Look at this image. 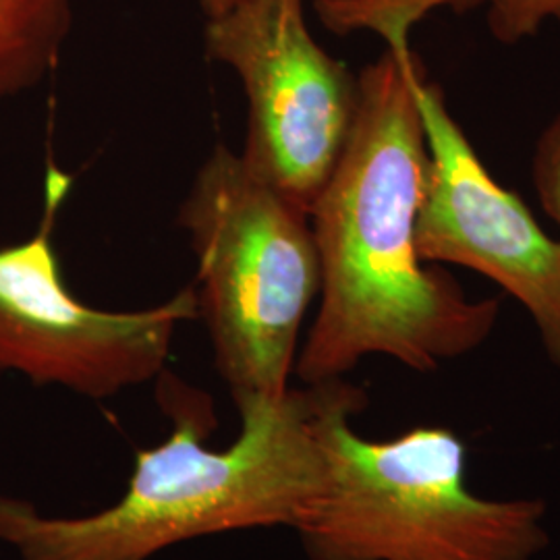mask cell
Returning <instances> with one entry per match:
<instances>
[{
	"label": "cell",
	"mask_w": 560,
	"mask_h": 560,
	"mask_svg": "<svg viewBox=\"0 0 560 560\" xmlns=\"http://www.w3.org/2000/svg\"><path fill=\"white\" fill-rule=\"evenodd\" d=\"M156 384L171 434L138 451L115 504L50 517L0 494V541L20 560H150L206 536L300 525L324 483L320 416L335 381L291 386L243 413L222 451L206 444L219 425L210 395L166 370Z\"/></svg>",
	"instance_id": "cell-2"
},
{
	"label": "cell",
	"mask_w": 560,
	"mask_h": 560,
	"mask_svg": "<svg viewBox=\"0 0 560 560\" xmlns=\"http://www.w3.org/2000/svg\"><path fill=\"white\" fill-rule=\"evenodd\" d=\"M240 0H200L201 11H203V15L206 18H210V15H219L222 11H226L229 7H233V4H237Z\"/></svg>",
	"instance_id": "cell-11"
},
{
	"label": "cell",
	"mask_w": 560,
	"mask_h": 560,
	"mask_svg": "<svg viewBox=\"0 0 560 560\" xmlns=\"http://www.w3.org/2000/svg\"><path fill=\"white\" fill-rule=\"evenodd\" d=\"M208 57L245 90L247 166L312 214L358 113V78L312 36L303 0H240L206 18Z\"/></svg>",
	"instance_id": "cell-5"
},
{
	"label": "cell",
	"mask_w": 560,
	"mask_h": 560,
	"mask_svg": "<svg viewBox=\"0 0 560 560\" xmlns=\"http://www.w3.org/2000/svg\"><path fill=\"white\" fill-rule=\"evenodd\" d=\"M534 183L541 208L560 229V115L544 129L538 141Z\"/></svg>",
	"instance_id": "cell-10"
},
{
	"label": "cell",
	"mask_w": 560,
	"mask_h": 560,
	"mask_svg": "<svg viewBox=\"0 0 560 560\" xmlns=\"http://www.w3.org/2000/svg\"><path fill=\"white\" fill-rule=\"evenodd\" d=\"M474 0H455L469 4ZM490 34L501 44H520L534 38L544 25H560V0H483Z\"/></svg>",
	"instance_id": "cell-9"
},
{
	"label": "cell",
	"mask_w": 560,
	"mask_h": 560,
	"mask_svg": "<svg viewBox=\"0 0 560 560\" xmlns=\"http://www.w3.org/2000/svg\"><path fill=\"white\" fill-rule=\"evenodd\" d=\"M365 390L339 378L320 416L324 483L295 527L310 560H532L546 504L488 499L467 481V444L444 425L372 441L353 418Z\"/></svg>",
	"instance_id": "cell-3"
},
{
	"label": "cell",
	"mask_w": 560,
	"mask_h": 560,
	"mask_svg": "<svg viewBox=\"0 0 560 560\" xmlns=\"http://www.w3.org/2000/svg\"><path fill=\"white\" fill-rule=\"evenodd\" d=\"M67 189L69 179L50 168L36 235L0 249V370L113 399L166 370L180 324L200 318L198 293L183 289L140 312H106L71 295L52 245Z\"/></svg>",
	"instance_id": "cell-6"
},
{
	"label": "cell",
	"mask_w": 560,
	"mask_h": 560,
	"mask_svg": "<svg viewBox=\"0 0 560 560\" xmlns=\"http://www.w3.org/2000/svg\"><path fill=\"white\" fill-rule=\"evenodd\" d=\"M198 260V312L237 413L291 388L300 335L320 295V256L310 214L214 145L179 208Z\"/></svg>",
	"instance_id": "cell-4"
},
{
	"label": "cell",
	"mask_w": 560,
	"mask_h": 560,
	"mask_svg": "<svg viewBox=\"0 0 560 560\" xmlns=\"http://www.w3.org/2000/svg\"><path fill=\"white\" fill-rule=\"evenodd\" d=\"M416 96L428 150L421 260L457 264L497 282L532 316L546 355L560 365V241L483 166L425 71Z\"/></svg>",
	"instance_id": "cell-7"
},
{
	"label": "cell",
	"mask_w": 560,
	"mask_h": 560,
	"mask_svg": "<svg viewBox=\"0 0 560 560\" xmlns=\"http://www.w3.org/2000/svg\"><path fill=\"white\" fill-rule=\"evenodd\" d=\"M409 38L386 42L358 75V113L310 221L320 305L295 363L303 384L339 381L384 355L434 372L490 339L501 301L471 300L418 249L428 150Z\"/></svg>",
	"instance_id": "cell-1"
},
{
	"label": "cell",
	"mask_w": 560,
	"mask_h": 560,
	"mask_svg": "<svg viewBox=\"0 0 560 560\" xmlns=\"http://www.w3.org/2000/svg\"><path fill=\"white\" fill-rule=\"evenodd\" d=\"M75 0H0V102L40 85L59 65Z\"/></svg>",
	"instance_id": "cell-8"
}]
</instances>
